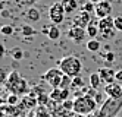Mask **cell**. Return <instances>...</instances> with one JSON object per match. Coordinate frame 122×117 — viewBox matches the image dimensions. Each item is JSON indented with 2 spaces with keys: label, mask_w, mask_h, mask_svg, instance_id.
Instances as JSON below:
<instances>
[{
  "label": "cell",
  "mask_w": 122,
  "mask_h": 117,
  "mask_svg": "<svg viewBox=\"0 0 122 117\" xmlns=\"http://www.w3.org/2000/svg\"><path fill=\"white\" fill-rule=\"evenodd\" d=\"M99 48H100V42H99V40L91 38V40L87 41V50H88V51H99Z\"/></svg>",
  "instance_id": "21"
},
{
  "label": "cell",
  "mask_w": 122,
  "mask_h": 117,
  "mask_svg": "<svg viewBox=\"0 0 122 117\" xmlns=\"http://www.w3.org/2000/svg\"><path fill=\"white\" fill-rule=\"evenodd\" d=\"M69 94H71V89H62V103L69 100Z\"/></svg>",
  "instance_id": "32"
},
{
  "label": "cell",
  "mask_w": 122,
  "mask_h": 117,
  "mask_svg": "<svg viewBox=\"0 0 122 117\" xmlns=\"http://www.w3.org/2000/svg\"><path fill=\"white\" fill-rule=\"evenodd\" d=\"M62 6L65 9L66 13H71V12H75L78 9V0H62Z\"/></svg>",
  "instance_id": "14"
},
{
  "label": "cell",
  "mask_w": 122,
  "mask_h": 117,
  "mask_svg": "<svg viewBox=\"0 0 122 117\" xmlns=\"http://www.w3.org/2000/svg\"><path fill=\"white\" fill-rule=\"evenodd\" d=\"M12 57H13L15 60H21V59H24V51H22L21 48L16 47V48L12 51Z\"/></svg>",
  "instance_id": "27"
},
{
  "label": "cell",
  "mask_w": 122,
  "mask_h": 117,
  "mask_svg": "<svg viewBox=\"0 0 122 117\" xmlns=\"http://www.w3.org/2000/svg\"><path fill=\"white\" fill-rule=\"evenodd\" d=\"M84 86H85V80H84V78L81 75L72 78V86H71V89H74V91H80V89H82Z\"/></svg>",
  "instance_id": "17"
},
{
  "label": "cell",
  "mask_w": 122,
  "mask_h": 117,
  "mask_svg": "<svg viewBox=\"0 0 122 117\" xmlns=\"http://www.w3.org/2000/svg\"><path fill=\"white\" fill-rule=\"evenodd\" d=\"M50 95V101H55V103H62V89L60 88H51V92Z\"/></svg>",
  "instance_id": "20"
},
{
  "label": "cell",
  "mask_w": 122,
  "mask_h": 117,
  "mask_svg": "<svg viewBox=\"0 0 122 117\" xmlns=\"http://www.w3.org/2000/svg\"><path fill=\"white\" fill-rule=\"evenodd\" d=\"M21 32H22L24 37H34V35L37 34L36 32V28H32L30 23H24L21 26Z\"/></svg>",
  "instance_id": "19"
},
{
  "label": "cell",
  "mask_w": 122,
  "mask_h": 117,
  "mask_svg": "<svg viewBox=\"0 0 122 117\" xmlns=\"http://www.w3.org/2000/svg\"><path fill=\"white\" fill-rule=\"evenodd\" d=\"M49 100H50V95H47L46 92L38 94V97H37V103H38V105H46V104L49 103Z\"/></svg>",
  "instance_id": "23"
},
{
  "label": "cell",
  "mask_w": 122,
  "mask_h": 117,
  "mask_svg": "<svg viewBox=\"0 0 122 117\" xmlns=\"http://www.w3.org/2000/svg\"><path fill=\"white\" fill-rule=\"evenodd\" d=\"M115 32H116V29H115V28H112V29H107V31L100 32V35H102L104 40H110V38L115 37Z\"/></svg>",
  "instance_id": "26"
},
{
  "label": "cell",
  "mask_w": 122,
  "mask_h": 117,
  "mask_svg": "<svg viewBox=\"0 0 122 117\" xmlns=\"http://www.w3.org/2000/svg\"><path fill=\"white\" fill-rule=\"evenodd\" d=\"M104 60L112 63V61H115V53H112V51H107L106 54H104Z\"/></svg>",
  "instance_id": "31"
},
{
  "label": "cell",
  "mask_w": 122,
  "mask_h": 117,
  "mask_svg": "<svg viewBox=\"0 0 122 117\" xmlns=\"http://www.w3.org/2000/svg\"><path fill=\"white\" fill-rule=\"evenodd\" d=\"M115 29L122 32V16H116L115 18Z\"/></svg>",
  "instance_id": "30"
},
{
  "label": "cell",
  "mask_w": 122,
  "mask_h": 117,
  "mask_svg": "<svg viewBox=\"0 0 122 117\" xmlns=\"http://www.w3.org/2000/svg\"><path fill=\"white\" fill-rule=\"evenodd\" d=\"M65 13H66V12H65L62 3H59V2L53 3V5L50 6V9H49V18H50V21L53 22L55 25H59V23L63 22Z\"/></svg>",
  "instance_id": "5"
},
{
  "label": "cell",
  "mask_w": 122,
  "mask_h": 117,
  "mask_svg": "<svg viewBox=\"0 0 122 117\" xmlns=\"http://www.w3.org/2000/svg\"><path fill=\"white\" fill-rule=\"evenodd\" d=\"M43 32H46L47 34V37L50 38V40H53V41H56V40H59L60 38V28H59V25H55V23H51L50 26H47V28H44L43 29Z\"/></svg>",
  "instance_id": "11"
},
{
  "label": "cell",
  "mask_w": 122,
  "mask_h": 117,
  "mask_svg": "<svg viewBox=\"0 0 122 117\" xmlns=\"http://www.w3.org/2000/svg\"><path fill=\"white\" fill-rule=\"evenodd\" d=\"M74 103H75V101H72V100L63 101V103H62V108H63V110H74Z\"/></svg>",
  "instance_id": "29"
},
{
  "label": "cell",
  "mask_w": 122,
  "mask_h": 117,
  "mask_svg": "<svg viewBox=\"0 0 122 117\" xmlns=\"http://www.w3.org/2000/svg\"><path fill=\"white\" fill-rule=\"evenodd\" d=\"M82 10L88 12V13H93V12H96V3L90 2V0H87V2H85V5L82 6Z\"/></svg>",
  "instance_id": "25"
},
{
  "label": "cell",
  "mask_w": 122,
  "mask_h": 117,
  "mask_svg": "<svg viewBox=\"0 0 122 117\" xmlns=\"http://www.w3.org/2000/svg\"><path fill=\"white\" fill-rule=\"evenodd\" d=\"M99 34H100L99 22H94V21H91V22H90V25L87 26V35H90L91 38H96Z\"/></svg>",
  "instance_id": "16"
},
{
  "label": "cell",
  "mask_w": 122,
  "mask_h": 117,
  "mask_svg": "<svg viewBox=\"0 0 122 117\" xmlns=\"http://www.w3.org/2000/svg\"><path fill=\"white\" fill-rule=\"evenodd\" d=\"M36 2H38V0H27V3H30V5H32V3H36Z\"/></svg>",
  "instance_id": "36"
},
{
  "label": "cell",
  "mask_w": 122,
  "mask_h": 117,
  "mask_svg": "<svg viewBox=\"0 0 122 117\" xmlns=\"http://www.w3.org/2000/svg\"><path fill=\"white\" fill-rule=\"evenodd\" d=\"M18 101H19V98H18L16 94H10L9 97H7V104H9V105H16Z\"/></svg>",
  "instance_id": "28"
},
{
  "label": "cell",
  "mask_w": 122,
  "mask_h": 117,
  "mask_svg": "<svg viewBox=\"0 0 122 117\" xmlns=\"http://www.w3.org/2000/svg\"><path fill=\"white\" fill-rule=\"evenodd\" d=\"M2 16H3V18H9L10 15H9V12H7V10H3V13H2Z\"/></svg>",
  "instance_id": "35"
},
{
  "label": "cell",
  "mask_w": 122,
  "mask_h": 117,
  "mask_svg": "<svg viewBox=\"0 0 122 117\" xmlns=\"http://www.w3.org/2000/svg\"><path fill=\"white\" fill-rule=\"evenodd\" d=\"M57 67L62 70L65 75L71 76V78H75V76H80L81 70H82V63L75 56H66L59 61Z\"/></svg>",
  "instance_id": "1"
},
{
  "label": "cell",
  "mask_w": 122,
  "mask_h": 117,
  "mask_svg": "<svg viewBox=\"0 0 122 117\" xmlns=\"http://www.w3.org/2000/svg\"><path fill=\"white\" fill-rule=\"evenodd\" d=\"M0 32H2L3 35H6V37H9V35H13L15 29H13L12 25H3L2 28H0Z\"/></svg>",
  "instance_id": "24"
},
{
  "label": "cell",
  "mask_w": 122,
  "mask_h": 117,
  "mask_svg": "<svg viewBox=\"0 0 122 117\" xmlns=\"http://www.w3.org/2000/svg\"><path fill=\"white\" fill-rule=\"evenodd\" d=\"M74 117H84V116H82V114H75Z\"/></svg>",
  "instance_id": "37"
},
{
  "label": "cell",
  "mask_w": 122,
  "mask_h": 117,
  "mask_svg": "<svg viewBox=\"0 0 122 117\" xmlns=\"http://www.w3.org/2000/svg\"><path fill=\"white\" fill-rule=\"evenodd\" d=\"M72 86V78L71 76H68V75H63V79H62V82H60V89H71Z\"/></svg>",
  "instance_id": "22"
},
{
  "label": "cell",
  "mask_w": 122,
  "mask_h": 117,
  "mask_svg": "<svg viewBox=\"0 0 122 117\" xmlns=\"http://www.w3.org/2000/svg\"><path fill=\"white\" fill-rule=\"evenodd\" d=\"M72 22H74V25L81 26V28H85L87 29V26H88L90 22H91V13L85 12V10H81L78 15L74 16V21Z\"/></svg>",
  "instance_id": "8"
},
{
  "label": "cell",
  "mask_w": 122,
  "mask_h": 117,
  "mask_svg": "<svg viewBox=\"0 0 122 117\" xmlns=\"http://www.w3.org/2000/svg\"><path fill=\"white\" fill-rule=\"evenodd\" d=\"M94 100H96V103H100V101L103 100V98H102V95H100V94H97V95L94 97Z\"/></svg>",
  "instance_id": "34"
},
{
  "label": "cell",
  "mask_w": 122,
  "mask_h": 117,
  "mask_svg": "<svg viewBox=\"0 0 122 117\" xmlns=\"http://www.w3.org/2000/svg\"><path fill=\"white\" fill-rule=\"evenodd\" d=\"M99 75H100L103 82H106L107 85L116 82V70H113L110 67H102V69H99Z\"/></svg>",
  "instance_id": "9"
},
{
  "label": "cell",
  "mask_w": 122,
  "mask_h": 117,
  "mask_svg": "<svg viewBox=\"0 0 122 117\" xmlns=\"http://www.w3.org/2000/svg\"><path fill=\"white\" fill-rule=\"evenodd\" d=\"M110 12H112V5L109 0H102L96 5V12L94 15L99 18V19H103L106 16H110Z\"/></svg>",
  "instance_id": "7"
},
{
  "label": "cell",
  "mask_w": 122,
  "mask_h": 117,
  "mask_svg": "<svg viewBox=\"0 0 122 117\" xmlns=\"http://www.w3.org/2000/svg\"><path fill=\"white\" fill-rule=\"evenodd\" d=\"M85 35H87V29L81 28V26L72 25L71 28L68 29V38L72 40L74 42H82L84 38H85Z\"/></svg>",
  "instance_id": "6"
},
{
  "label": "cell",
  "mask_w": 122,
  "mask_h": 117,
  "mask_svg": "<svg viewBox=\"0 0 122 117\" xmlns=\"http://www.w3.org/2000/svg\"><path fill=\"white\" fill-rule=\"evenodd\" d=\"M6 88L10 91V94H27L28 92V82L25 80L16 70H12L9 78L6 80Z\"/></svg>",
  "instance_id": "2"
},
{
  "label": "cell",
  "mask_w": 122,
  "mask_h": 117,
  "mask_svg": "<svg viewBox=\"0 0 122 117\" xmlns=\"http://www.w3.org/2000/svg\"><path fill=\"white\" fill-rule=\"evenodd\" d=\"M63 75L65 73L59 67H51V69H49L46 73H44L43 79H44L51 88H59L60 86V82H62V79H63Z\"/></svg>",
  "instance_id": "4"
},
{
  "label": "cell",
  "mask_w": 122,
  "mask_h": 117,
  "mask_svg": "<svg viewBox=\"0 0 122 117\" xmlns=\"http://www.w3.org/2000/svg\"><path fill=\"white\" fill-rule=\"evenodd\" d=\"M99 28H100V32L115 28V18L106 16V18H103V19H99Z\"/></svg>",
  "instance_id": "13"
},
{
  "label": "cell",
  "mask_w": 122,
  "mask_h": 117,
  "mask_svg": "<svg viewBox=\"0 0 122 117\" xmlns=\"http://www.w3.org/2000/svg\"><path fill=\"white\" fill-rule=\"evenodd\" d=\"M103 82L102 80V78H100V75H99V72L97 73H91L90 75V86L93 88V89H96V91H97V89L100 88V84Z\"/></svg>",
  "instance_id": "18"
},
{
  "label": "cell",
  "mask_w": 122,
  "mask_h": 117,
  "mask_svg": "<svg viewBox=\"0 0 122 117\" xmlns=\"http://www.w3.org/2000/svg\"><path fill=\"white\" fill-rule=\"evenodd\" d=\"M96 107H97V103L93 97L90 95H82L80 98H76L74 103V113L75 114H91L93 111H96Z\"/></svg>",
  "instance_id": "3"
},
{
  "label": "cell",
  "mask_w": 122,
  "mask_h": 117,
  "mask_svg": "<svg viewBox=\"0 0 122 117\" xmlns=\"http://www.w3.org/2000/svg\"><path fill=\"white\" fill-rule=\"evenodd\" d=\"M104 94H107L109 98H122V85L119 82L109 84L104 88Z\"/></svg>",
  "instance_id": "10"
},
{
  "label": "cell",
  "mask_w": 122,
  "mask_h": 117,
  "mask_svg": "<svg viewBox=\"0 0 122 117\" xmlns=\"http://www.w3.org/2000/svg\"><path fill=\"white\" fill-rule=\"evenodd\" d=\"M25 19H27L28 22L31 23H36L41 19V13L37 7H30L27 12H25Z\"/></svg>",
  "instance_id": "12"
},
{
  "label": "cell",
  "mask_w": 122,
  "mask_h": 117,
  "mask_svg": "<svg viewBox=\"0 0 122 117\" xmlns=\"http://www.w3.org/2000/svg\"><path fill=\"white\" fill-rule=\"evenodd\" d=\"M37 98L32 97V95H24L22 101H21V105L25 107V108H34V105H37Z\"/></svg>",
  "instance_id": "15"
},
{
  "label": "cell",
  "mask_w": 122,
  "mask_h": 117,
  "mask_svg": "<svg viewBox=\"0 0 122 117\" xmlns=\"http://www.w3.org/2000/svg\"><path fill=\"white\" fill-rule=\"evenodd\" d=\"M116 82L122 84V70H118L116 72Z\"/></svg>",
  "instance_id": "33"
}]
</instances>
